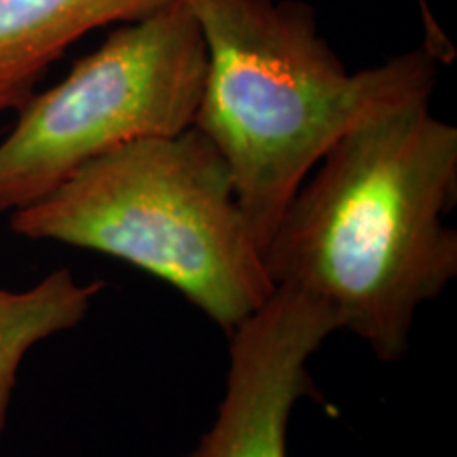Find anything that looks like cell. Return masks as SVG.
Returning a JSON list of instances; mask_svg holds the SVG:
<instances>
[{"label": "cell", "instance_id": "obj_1", "mask_svg": "<svg viewBox=\"0 0 457 457\" xmlns=\"http://www.w3.org/2000/svg\"><path fill=\"white\" fill-rule=\"evenodd\" d=\"M432 98L387 106L341 136L290 199L262 261L273 286L333 313L381 362L409 350L417 310L457 276V129Z\"/></svg>", "mask_w": 457, "mask_h": 457}, {"label": "cell", "instance_id": "obj_2", "mask_svg": "<svg viewBox=\"0 0 457 457\" xmlns=\"http://www.w3.org/2000/svg\"><path fill=\"white\" fill-rule=\"evenodd\" d=\"M208 71L193 128L231 174L265 253L284 210L341 136L387 106L432 98L441 62L424 45L350 72L303 0H187Z\"/></svg>", "mask_w": 457, "mask_h": 457}, {"label": "cell", "instance_id": "obj_3", "mask_svg": "<svg viewBox=\"0 0 457 457\" xmlns=\"http://www.w3.org/2000/svg\"><path fill=\"white\" fill-rule=\"evenodd\" d=\"M11 231L125 261L163 279L227 337L276 286L227 163L195 128L91 159L17 208Z\"/></svg>", "mask_w": 457, "mask_h": 457}, {"label": "cell", "instance_id": "obj_4", "mask_svg": "<svg viewBox=\"0 0 457 457\" xmlns=\"http://www.w3.org/2000/svg\"><path fill=\"white\" fill-rule=\"evenodd\" d=\"M208 51L187 0L112 26L54 87L17 111L0 142V212L37 202L91 159L191 129Z\"/></svg>", "mask_w": 457, "mask_h": 457}, {"label": "cell", "instance_id": "obj_5", "mask_svg": "<svg viewBox=\"0 0 457 457\" xmlns=\"http://www.w3.org/2000/svg\"><path fill=\"white\" fill-rule=\"evenodd\" d=\"M337 330L327 307L276 286L228 335L225 394L191 457H288L293 409L320 394L307 364Z\"/></svg>", "mask_w": 457, "mask_h": 457}, {"label": "cell", "instance_id": "obj_6", "mask_svg": "<svg viewBox=\"0 0 457 457\" xmlns=\"http://www.w3.org/2000/svg\"><path fill=\"white\" fill-rule=\"evenodd\" d=\"M171 0H0V114L20 111L74 43Z\"/></svg>", "mask_w": 457, "mask_h": 457}, {"label": "cell", "instance_id": "obj_7", "mask_svg": "<svg viewBox=\"0 0 457 457\" xmlns=\"http://www.w3.org/2000/svg\"><path fill=\"white\" fill-rule=\"evenodd\" d=\"M104 286L102 279L79 282L62 267L28 290L0 288V436L26 353L49 337L77 328Z\"/></svg>", "mask_w": 457, "mask_h": 457}, {"label": "cell", "instance_id": "obj_8", "mask_svg": "<svg viewBox=\"0 0 457 457\" xmlns=\"http://www.w3.org/2000/svg\"><path fill=\"white\" fill-rule=\"evenodd\" d=\"M417 7H420V15H421V24H424V47L430 51V54L436 57L438 62L447 64L449 60H453V45H451L449 37L445 34V30L438 26L436 17H434L430 4L428 0H417Z\"/></svg>", "mask_w": 457, "mask_h": 457}]
</instances>
